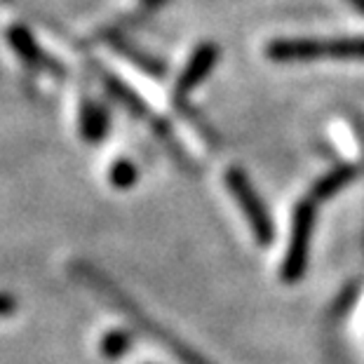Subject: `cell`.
<instances>
[{"mask_svg":"<svg viewBox=\"0 0 364 364\" xmlns=\"http://www.w3.org/2000/svg\"><path fill=\"white\" fill-rule=\"evenodd\" d=\"M14 313H17V299L0 291V317H10Z\"/></svg>","mask_w":364,"mask_h":364,"instance_id":"obj_14","label":"cell"},{"mask_svg":"<svg viewBox=\"0 0 364 364\" xmlns=\"http://www.w3.org/2000/svg\"><path fill=\"white\" fill-rule=\"evenodd\" d=\"M146 5L149 7H160V5H165V3H169V0H144Z\"/></svg>","mask_w":364,"mask_h":364,"instance_id":"obj_16","label":"cell"},{"mask_svg":"<svg viewBox=\"0 0 364 364\" xmlns=\"http://www.w3.org/2000/svg\"><path fill=\"white\" fill-rule=\"evenodd\" d=\"M97 73H99V78H102L106 92H108V95H111L122 108H127V111H129L132 115H136V118H146V115H149V106H146V104L141 102V97H139L136 92L129 87V85L122 82V80L118 78V75L111 73V71H106L104 66H97Z\"/></svg>","mask_w":364,"mask_h":364,"instance_id":"obj_8","label":"cell"},{"mask_svg":"<svg viewBox=\"0 0 364 364\" xmlns=\"http://www.w3.org/2000/svg\"><path fill=\"white\" fill-rule=\"evenodd\" d=\"M5 36H7V43H10L14 54H17L26 66L38 68V71H45L50 75H64V66L41 48V43L36 41L33 33H31L26 26L12 24L10 28H7Z\"/></svg>","mask_w":364,"mask_h":364,"instance_id":"obj_4","label":"cell"},{"mask_svg":"<svg viewBox=\"0 0 364 364\" xmlns=\"http://www.w3.org/2000/svg\"><path fill=\"white\" fill-rule=\"evenodd\" d=\"M315 200L306 198L301 200L294 209V221H291V237L289 247H287V259L282 266V280L287 284L299 282L306 273V263H308V250H311V235L315 226Z\"/></svg>","mask_w":364,"mask_h":364,"instance_id":"obj_2","label":"cell"},{"mask_svg":"<svg viewBox=\"0 0 364 364\" xmlns=\"http://www.w3.org/2000/svg\"><path fill=\"white\" fill-rule=\"evenodd\" d=\"M346 3H350L360 14H364V0H346Z\"/></svg>","mask_w":364,"mask_h":364,"instance_id":"obj_15","label":"cell"},{"mask_svg":"<svg viewBox=\"0 0 364 364\" xmlns=\"http://www.w3.org/2000/svg\"><path fill=\"white\" fill-rule=\"evenodd\" d=\"M266 54L270 61L291 64V61H315L329 57V41H315V38H280L268 43Z\"/></svg>","mask_w":364,"mask_h":364,"instance_id":"obj_5","label":"cell"},{"mask_svg":"<svg viewBox=\"0 0 364 364\" xmlns=\"http://www.w3.org/2000/svg\"><path fill=\"white\" fill-rule=\"evenodd\" d=\"M106 43L111 45V48L120 54V57H125L129 64H134L139 71L153 75V78H165L167 75V64H162L158 57H153L149 54L144 48H139L136 43H132L129 38H125L122 33H106Z\"/></svg>","mask_w":364,"mask_h":364,"instance_id":"obj_7","label":"cell"},{"mask_svg":"<svg viewBox=\"0 0 364 364\" xmlns=\"http://www.w3.org/2000/svg\"><path fill=\"white\" fill-rule=\"evenodd\" d=\"M329 57L348 59V61H364V36L353 38H334L329 41Z\"/></svg>","mask_w":364,"mask_h":364,"instance_id":"obj_12","label":"cell"},{"mask_svg":"<svg viewBox=\"0 0 364 364\" xmlns=\"http://www.w3.org/2000/svg\"><path fill=\"white\" fill-rule=\"evenodd\" d=\"M355 176H358V167L353 165H341L336 169H331L329 174H324L320 181L313 186L311 198L315 203H322V200H329L331 196H336L338 191H343L348 183H350Z\"/></svg>","mask_w":364,"mask_h":364,"instance_id":"obj_10","label":"cell"},{"mask_svg":"<svg viewBox=\"0 0 364 364\" xmlns=\"http://www.w3.org/2000/svg\"><path fill=\"white\" fill-rule=\"evenodd\" d=\"M75 273H78L87 284L97 287L99 291H104L106 296L111 299L115 306H120V311H125V315L132 317V320H134L144 331H149V334H151L153 338H156V341H160V343H165V346L169 348V350L174 353V358H176V360H181L183 364H209V362L203 358V355H198L196 350H193V348H188L186 343H181V341H176L172 334H167L165 329H160L158 324H153V322L149 320V317H146L134 304H132L129 299H125V294H120L111 282L106 280V277H102V273H97V270L92 268V266H75Z\"/></svg>","mask_w":364,"mask_h":364,"instance_id":"obj_1","label":"cell"},{"mask_svg":"<svg viewBox=\"0 0 364 364\" xmlns=\"http://www.w3.org/2000/svg\"><path fill=\"white\" fill-rule=\"evenodd\" d=\"M226 183H228V191L233 193V198L237 200L240 209L245 212L247 221H250L254 240H257L261 247L273 242V237H275L273 221H270L268 209L263 207L261 198L257 196V191H254L252 181L247 179V174L242 172V169H237V167L228 169Z\"/></svg>","mask_w":364,"mask_h":364,"instance_id":"obj_3","label":"cell"},{"mask_svg":"<svg viewBox=\"0 0 364 364\" xmlns=\"http://www.w3.org/2000/svg\"><path fill=\"white\" fill-rule=\"evenodd\" d=\"M219 61V48L214 43H203L198 45L196 52L191 54V59L186 61L183 71L176 80V97H186L188 92H193L200 82L209 78L212 68Z\"/></svg>","mask_w":364,"mask_h":364,"instance_id":"obj_6","label":"cell"},{"mask_svg":"<svg viewBox=\"0 0 364 364\" xmlns=\"http://www.w3.org/2000/svg\"><path fill=\"white\" fill-rule=\"evenodd\" d=\"M108 127H111L108 108L92 102V99H85L82 108H80V134L85 141L99 144L108 134Z\"/></svg>","mask_w":364,"mask_h":364,"instance_id":"obj_9","label":"cell"},{"mask_svg":"<svg viewBox=\"0 0 364 364\" xmlns=\"http://www.w3.org/2000/svg\"><path fill=\"white\" fill-rule=\"evenodd\" d=\"M108 179H111V186H115L118 191H127L136 183L139 169L129 160H115L111 169H108Z\"/></svg>","mask_w":364,"mask_h":364,"instance_id":"obj_13","label":"cell"},{"mask_svg":"<svg viewBox=\"0 0 364 364\" xmlns=\"http://www.w3.org/2000/svg\"><path fill=\"white\" fill-rule=\"evenodd\" d=\"M132 348V334L125 329H111L106 331L102 343H99V350L106 360H120L122 355H127Z\"/></svg>","mask_w":364,"mask_h":364,"instance_id":"obj_11","label":"cell"}]
</instances>
